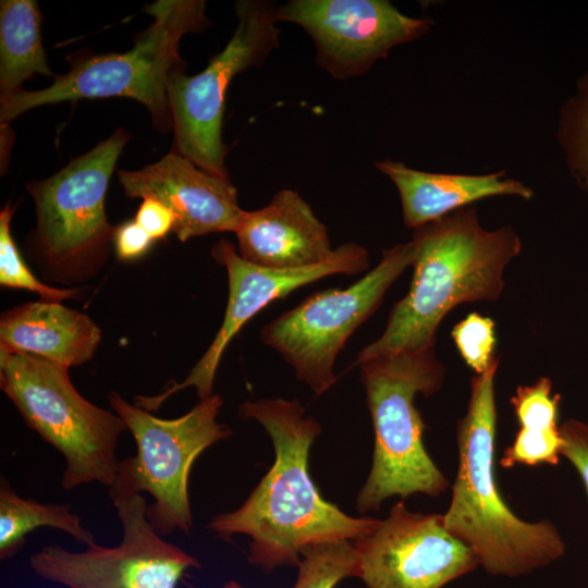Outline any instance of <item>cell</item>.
Segmentation results:
<instances>
[{"mask_svg": "<svg viewBox=\"0 0 588 588\" xmlns=\"http://www.w3.org/2000/svg\"><path fill=\"white\" fill-rule=\"evenodd\" d=\"M242 418L257 420L271 438L274 462L243 504L216 515L208 528L218 537H250L249 562L270 572L298 566L308 546L355 541L379 519L353 517L324 500L308 470L309 450L320 425L296 400L259 399L240 406Z\"/></svg>", "mask_w": 588, "mask_h": 588, "instance_id": "1", "label": "cell"}, {"mask_svg": "<svg viewBox=\"0 0 588 588\" xmlns=\"http://www.w3.org/2000/svg\"><path fill=\"white\" fill-rule=\"evenodd\" d=\"M412 240L416 259L409 290L392 307L382 334L358 353L352 367L434 347L438 327L453 308L500 297L504 271L522 250L510 225L483 229L471 206L415 229Z\"/></svg>", "mask_w": 588, "mask_h": 588, "instance_id": "2", "label": "cell"}, {"mask_svg": "<svg viewBox=\"0 0 588 588\" xmlns=\"http://www.w3.org/2000/svg\"><path fill=\"white\" fill-rule=\"evenodd\" d=\"M498 366L497 358L470 380L467 411L457 424V473L442 518L488 574L514 578L549 566L566 547L553 523L520 519L500 493L494 473Z\"/></svg>", "mask_w": 588, "mask_h": 588, "instance_id": "3", "label": "cell"}, {"mask_svg": "<svg viewBox=\"0 0 588 588\" xmlns=\"http://www.w3.org/2000/svg\"><path fill=\"white\" fill-rule=\"evenodd\" d=\"M358 367L375 432L371 468L356 499L358 511H377L395 495L440 497L449 480L424 445L426 426L414 403L417 394L429 397L444 382L445 368L434 347L370 358Z\"/></svg>", "mask_w": 588, "mask_h": 588, "instance_id": "4", "label": "cell"}, {"mask_svg": "<svg viewBox=\"0 0 588 588\" xmlns=\"http://www.w3.org/2000/svg\"><path fill=\"white\" fill-rule=\"evenodd\" d=\"M203 0H158L145 8L154 22L124 53L76 58L71 70L48 87L0 97L1 126L44 105L79 99L127 97L142 102L162 131L172 128L168 99L171 72L183 70L181 38L205 30L209 20Z\"/></svg>", "mask_w": 588, "mask_h": 588, "instance_id": "5", "label": "cell"}, {"mask_svg": "<svg viewBox=\"0 0 588 588\" xmlns=\"http://www.w3.org/2000/svg\"><path fill=\"white\" fill-rule=\"evenodd\" d=\"M127 139L119 128L52 176L27 185L37 217L28 253L46 280L78 284L105 267L115 233L105 198Z\"/></svg>", "mask_w": 588, "mask_h": 588, "instance_id": "6", "label": "cell"}, {"mask_svg": "<svg viewBox=\"0 0 588 588\" xmlns=\"http://www.w3.org/2000/svg\"><path fill=\"white\" fill-rule=\"evenodd\" d=\"M0 388L27 427L64 458V490L98 482L110 488L127 430L114 412L98 407L73 385L69 368L25 352L0 348Z\"/></svg>", "mask_w": 588, "mask_h": 588, "instance_id": "7", "label": "cell"}, {"mask_svg": "<svg viewBox=\"0 0 588 588\" xmlns=\"http://www.w3.org/2000/svg\"><path fill=\"white\" fill-rule=\"evenodd\" d=\"M108 401L135 441L136 454L120 461V465L133 488L154 499L147 506L151 525L161 536L174 531L189 535L192 466L205 450L232 434L226 425L217 420L223 399L213 393L173 419L156 417L114 391L108 394Z\"/></svg>", "mask_w": 588, "mask_h": 588, "instance_id": "8", "label": "cell"}, {"mask_svg": "<svg viewBox=\"0 0 588 588\" xmlns=\"http://www.w3.org/2000/svg\"><path fill=\"white\" fill-rule=\"evenodd\" d=\"M415 259L413 240L384 249L380 262L352 285L316 292L264 326L262 342L286 360L315 395L323 394L338 380L333 366L348 338L378 309Z\"/></svg>", "mask_w": 588, "mask_h": 588, "instance_id": "9", "label": "cell"}, {"mask_svg": "<svg viewBox=\"0 0 588 588\" xmlns=\"http://www.w3.org/2000/svg\"><path fill=\"white\" fill-rule=\"evenodd\" d=\"M109 495L122 525L121 542L112 548L94 542L81 552L46 546L29 558L38 577L68 588H177L189 569L200 566L156 531L146 499L121 465Z\"/></svg>", "mask_w": 588, "mask_h": 588, "instance_id": "10", "label": "cell"}, {"mask_svg": "<svg viewBox=\"0 0 588 588\" xmlns=\"http://www.w3.org/2000/svg\"><path fill=\"white\" fill-rule=\"evenodd\" d=\"M277 7L260 0L236 1L237 26L224 49L195 75L175 70L169 76L173 151L211 174L229 179L222 139L226 89L236 74L262 64L279 47Z\"/></svg>", "mask_w": 588, "mask_h": 588, "instance_id": "11", "label": "cell"}, {"mask_svg": "<svg viewBox=\"0 0 588 588\" xmlns=\"http://www.w3.org/2000/svg\"><path fill=\"white\" fill-rule=\"evenodd\" d=\"M213 258L228 272L229 296L222 324L213 341L181 382H172L154 396L137 395L134 404L148 412L157 411L171 395L195 388L199 400L213 394L215 377L221 357L235 334L255 315L292 291L334 274L353 275L369 267L365 247L348 242L334 249L327 261L301 269L265 268L245 260L226 240L212 248Z\"/></svg>", "mask_w": 588, "mask_h": 588, "instance_id": "12", "label": "cell"}, {"mask_svg": "<svg viewBox=\"0 0 588 588\" xmlns=\"http://www.w3.org/2000/svg\"><path fill=\"white\" fill-rule=\"evenodd\" d=\"M275 17L299 25L315 42L317 64L338 79L364 75L431 26L387 0H291L277 7Z\"/></svg>", "mask_w": 588, "mask_h": 588, "instance_id": "13", "label": "cell"}, {"mask_svg": "<svg viewBox=\"0 0 588 588\" xmlns=\"http://www.w3.org/2000/svg\"><path fill=\"white\" fill-rule=\"evenodd\" d=\"M353 543L367 588H443L479 567L476 554L446 530L442 514L411 512L402 501Z\"/></svg>", "mask_w": 588, "mask_h": 588, "instance_id": "14", "label": "cell"}, {"mask_svg": "<svg viewBox=\"0 0 588 588\" xmlns=\"http://www.w3.org/2000/svg\"><path fill=\"white\" fill-rule=\"evenodd\" d=\"M130 198L152 197L175 217L173 232L181 242L209 233H235L245 215L229 179L211 174L171 151L140 170H119Z\"/></svg>", "mask_w": 588, "mask_h": 588, "instance_id": "15", "label": "cell"}, {"mask_svg": "<svg viewBox=\"0 0 588 588\" xmlns=\"http://www.w3.org/2000/svg\"><path fill=\"white\" fill-rule=\"evenodd\" d=\"M235 234L238 254L265 268H308L334 254L326 225L290 188L279 191L265 207L245 211Z\"/></svg>", "mask_w": 588, "mask_h": 588, "instance_id": "16", "label": "cell"}, {"mask_svg": "<svg viewBox=\"0 0 588 588\" xmlns=\"http://www.w3.org/2000/svg\"><path fill=\"white\" fill-rule=\"evenodd\" d=\"M376 168L395 185L403 210V221L420 228L483 198L534 197L531 187L507 177L505 171L488 174L436 173L416 170L404 162L381 160Z\"/></svg>", "mask_w": 588, "mask_h": 588, "instance_id": "17", "label": "cell"}, {"mask_svg": "<svg viewBox=\"0 0 588 588\" xmlns=\"http://www.w3.org/2000/svg\"><path fill=\"white\" fill-rule=\"evenodd\" d=\"M101 330L87 315L61 303L38 301L1 314L0 348L25 352L73 367L94 357Z\"/></svg>", "mask_w": 588, "mask_h": 588, "instance_id": "18", "label": "cell"}, {"mask_svg": "<svg viewBox=\"0 0 588 588\" xmlns=\"http://www.w3.org/2000/svg\"><path fill=\"white\" fill-rule=\"evenodd\" d=\"M41 15L34 0H2L0 4V91H20L34 74L56 77L49 69L40 36ZM0 96V97H1Z\"/></svg>", "mask_w": 588, "mask_h": 588, "instance_id": "19", "label": "cell"}, {"mask_svg": "<svg viewBox=\"0 0 588 588\" xmlns=\"http://www.w3.org/2000/svg\"><path fill=\"white\" fill-rule=\"evenodd\" d=\"M50 527L66 532L86 547L96 542L91 531L82 525L81 517L68 503H41L22 498L5 478L0 481V560L20 552L29 532Z\"/></svg>", "mask_w": 588, "mask_h": 588, "instance_id": "20", "label": "cell"}, {"mask_svg": "<svg viewBox=\"0 0 588 588\" xmlns=\"http://www.w3.org/2000/svg\"><path fill=\"white\" fill-rule=\"evenodd\" d=\"M519 430L515 438L529 443H559L562 441L558 424L560 395L552 394V382L547 377L517 388L511 399Z\"/></svg>", "mask_w": 588, "mask_h": 588, "instance_id": "21", "label": "cell"}, {"mask_svg": "<svg viewBox=\"0 0 588 588\" xmlns=\"http://www.w3.org/2000/svg\"><path fill=\"white\" fill-rule=\"evenodd\" d=\"M293 588H334L342 579L359 577V556L350 541L324 542L301 552Z\"/></svg>", "mask_w": 588, "mask_h": 588, "instance_id": "22", "label": "cell"}, {"mask_svg": "<svg viewBox=\"0 0 588 588\" xmlns=\"http://www.w3.org/2000/svg\"><path fill=\"white\" fill-rule=\"evenodd\" d=\"M14 209L7 205L0 212V284L10 289H23L37 293L42 301L61 303L75 298L76 289H59L41 282L24 262L11 234Z\"/></svg>", "mask_w": 588, "mask_h": 588, "instance_id": "23", "label": "cell"}, {"mask_svg": "<svg viewBox=\"0 0 588 588\" xmlns=\"http://www.w3.org/2000/svg\"><path fill=\"white\" fill-rule=\"evenodd\" d=\"M556 135L572 176L588 194V94L578 90L564 102Z\"/></svg>", "mask_w": 588, "mask_h": 588, "instance_id": "24", "label": "cell"}, {"mask_svg": "<svg viewBox=\"0 0 588 588\" xmlns=\"http://www.w3.org/2000/svg\"><path fill=\"white\" fill-rule=\"evenodd\" d=\"M451 335L461 357L476 375L497 359L495 323L490 317L471 313L453 327Z\"/></svg>", "mask_w": 588, "mask_h": 588, "instance_id": "25", "label": "cell"}, {"mask_svg": "<svg viewBox=\"0 0 588 588\" xmlns=\"http://www.w3.org/2000/svg\"><path fill=\"white\" fill-rule=\"evenodd\" d=\"M561 433L563 437L562 456L576 468L588 497V424L568 419L561 425Z\"/></svg>", "mask_w": 588, "mask_h": 588, "instance_id": "26", "label": "cell"}, {"mask_svg": "<svg viewBox=\"0 0 588 588\" xmlns=\"http://www.w3.org/2000/svg\"><path fill=\"white\" fill-rule=\"evenodd\" d=\"M135 221L154 238H163L173 231L175 217L170 208L152 197H146L140 204Z\"/></svg>", "mask_w": 588, "mask_h": 588, "instance_id": "27", "label": "cell"}, {"mask_svg": "<svg viewBox=\"0 0 588 588\" xmlns=\"http://www.w3.org/2000/svg\"><path fill=\"white\" fill-rule=\"evenodd\" d=\"M155 240L134 220L115 229L114 246L122 260H133L145 255Z\"/></svg>", "mask_w": 588, "mask_h": 588, "instance_id": "28", "label": "cell"}, {"mask_svg": "<svg viewBox=\"0 0 588 588\" xmlns=\"http://www.w3.org/2000/svg\"><path fill=\"white\" fill-rule=\"evenodd\" d=\"M578 90L588 94V72L579 81Z\"/></svg>", "mask_w": 588, "mask_h": 588, "instance_id": "29", "label": "cell"}, {"mask_svg": "<svg viewBox=\"0 0 588 588\" xmlns=\"http://www.w3.org/2000/svg\"><path fill=\"white\" fill-rule=\"evenodd\" d=\"M223 588H244V587L234 580H229L228 583L224 584Z\"/></svg>", "mask_w": 588, "mask_h": 588, "instance_id": "30", "label": "cell"}]
</instances>
